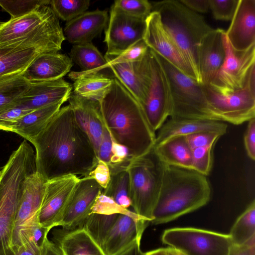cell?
<instances>
[{
    "instance_id": "6da1fadb",
    "label": "cell",
    "mask_w": 255,
    "mask_h": 255,
    "mask_svg": "<svg viewBox=\"0 0 255 255\" xmlns=\"http://www.w3.org/2000/svg\"><path fill=\"white\" fill-rule=\"evenodd\" d=\"M30 142L36 149V172L46 181L69 175L87 177L98 161L91 140L69 105L61 108Z\"/></svg>"
},
{
    "instance_id": "7a4b0ae2",
    "label": "cell",
    "mask_w": 255,
    "mask_h": 255,
    "mask_svg": "<svg viewBox=\"0 0 255 255\" xmlns=\"http://www.w3.org/2000/svg\"><path fill=\"white\" fill-rule=\"evenodd\" d=\"M99 103L112 140L125 147L131 158L145 155L152 150L155 132L138 102L115 77Z\"/></svg>"
},
{
    "instance_id": "3957f363",
    "label": "cell",
    "mask_w": 255,
    "mask_h": 255,
    "mask_svg": "<svg viewBox=\"0 0 255 255\" xmlns=\"http://www.w3.org/2000/svg\"><path fill=\"white\" fill-rule=\"evenodd\" d=\"M161 165V185L152 212V224L173 221L209 202L212 190L207 176L190 168L162 163Z\"/></svg>"
},
{
    "instance_id": "277c9868",
    "label": "cell",
    "mask_w": 255,
    "mask_h": 255,
    "mask_svg": "<svg viewBox=\"0 0 255 255\" xmlns=\"http://www.w3.org/2000/svg\"><path fill=\"white\" fill-rule=\"evenodd\" d=\"M65 40L58 18L49 5L3 22L0 26V54L35 49L40 53L58 52Z\"/></svg>"
},
{
    "instance_id": "5b68a950",
    "label": "cell",
    "mask_w": 255,
    "mask_h": 255,
    "mask_svg": "<svg viewBox=\"0 0 255 255\" xmlns=\"http://www.w3.org/2000/svg\"><path fill=\"white\" fill-rule=\"evenodd\" d=\"M36 172L33 149L21 144L0 171V255H15L12 235L17 212L28 177Z\"/></svg>"
},
{
    "instance_id": "8992f818",
    "label": "cell",
    "mask_w": 255,
    "mask_h": 255,
    "mask_svg": "<svg viewBox=\"0 0 255 255\" xmlns=\"http://www.w3.org/2000/svg\"><path fill=\"white\" fill-rule=\"evenodd\" d=\"M157 11L164 29L193 70L198 83L202 85L198 54L202 39L213 29L199 13L188 8L180 0H166L152 4Z\"/></svg>"
},
{
    "instance_id": "52a82bcc",
    "label": "cell",
    "mask_w": 255,
    "mask_h": 255,
    "mask_svg": "<svg viewBox=\"0 0 255 255\" xmlns=\"http://www.w3.org/2000/svg\"><path fill=\"white\" fill-rule=\"evenodd\" d=\"M153 53L163 69L168 82L171 100L170 118L220 121L210 108L203 85Z\"/></svg>"
},
{
    "instance_id": "ba28073f",
    "label": "cell",
    "mask_w": 255,
    "mask_h": 255,
    "mask_svg": "<svg viewBox=\"0 0 255 255\" xmlns=\"http://www.w3.org/2000/svg\"><path fill=\"white\" fill-rule=\"evenodd\" d=\"M126 170L133 211L141 219L150 222L160 188L161 163L151 150L145 155L131 158Z\"/></svg>"
},
{
    "instance_id": "9c48e42d",
    "label": "cell",
    "mask_w": 255,
    "mask_h": 255,
    "mask_svg": "<svg viewBox=\"0 0 255 255\" xmlns=\"http://www.w3.org/2000/svg\"><path fill=\"white\" fill-rule=\"evenodd\" d=\"M161 240L184 255H228L233 245L229 235L194 228L166 230Z\"/></svg>"
},
{
    "instance_id": "30bf717a",
    "label": "cell",
    "mask_w": 255,
    "mask_h": 255,
    "mask_svg": "<svg viewBox=\"0 0 255 255\" xmlns=\"http://www.w3.org/2000/svg\"><path fill=\"white\" fill-rule=\"evenodd\" d=\"M210 108L221 122L239 125L255 118V90L246 82L240 89L220 93L203 85Z\"/></svg>"
},
{
    "instance_id": "8fae6325",
    "label": "cell",
    "mask_w": 255,
    "mask_h": 255,
    "mask_svg": "<svg viewBox=\"0 0 255 255\" xmlns=\"http://www.w3.org/2000/svg\"><path fill=\"white\" fill-rule=\"evenodd\" d=\"M46 182L36 172L31 174L26 180L12 235V247L14 252L29 241L34 231L40 226L38 214Z\"/></svg>"
},
{
    "instance_id": "7c38bea8",
    "label": "cell",
    "mask_w": 255,
    "mask_h": 255,
    "mask_svg": "<svg viewBox=\"0 0 255 255\" xmlns=\"http://www.w3.org/2000/svg\"><path fill=\"white\" fill-rule=\"evenodd\" d=\"M150 53V79L145 98L140 104L153 130L156 132L170 117L171 95L168 82L153 52Z\"/></svg>"
},
{
    "instance_id": "4fadbf2b",
    "label": "cell",
    "mask_w": 255,
    "mask_h": 255,
    "mask_svg": "<svg viewBox=\"0 0 255 255\" xmlns=\"http://www.w3.org/2000/svg\"><path fill=\"white\" fill-rule=\"evenodd\" d=\"M145 27V19L127 14L112 5L105 30L104 42L107 46L105 58L116 57L143 39Z\"/></svg>"
},
{
    "instance_id": "5bb4252c",
    "label": "cell",
    "mask_w": 255,
    "mask_h": 255,
    "mask_svg": "<svg viewBox=\"0 0 255 255\" xmlns=\"http://www.w3.org/2000/svg\"><path fill=\"white\" fill-rule=\"evenodd\" d=\"M225 50L224 62L214 79L209 84L220 93H226L242 88L248 73L255 65V45L243 52L235 51L225 35L223 37Z\"/></svg>"
},
{
    "instance_id": "9a60e30c",
    "label": "cell",
    "mask_w": 255,
    "mask_h": 255,
    "mask_svg": "<svg viewBox=\"0 0 255 255\" xmlns=\"http://www.w3.org/2000/svg\"><path fill=\"white\" fill-rule=\"evenodd\" d=\"M80 179L69 175L46 182L38 214L40 226L51 230L59 226Z\"/></svg>"
},
{
    "instance_id": "2e32d148",
    "label": "cell",
    "mask_w": 255,
    "mask_h": 255,
    "mask_svg": "<svg viewBox=\"0 0 255 255\" xmlns=\"http://www.w3.org/2000/svg\"><path fill=\"white\" fill-rule=\"evenodd\" d=\"M145 24L143 40L148 48L197 81L193 70L164 29L159 13L152 11L145 19Z\"/></svg>"
},
{
    "instance_id": "e0dca14e",
    "label": "cell",
    "mask_w": 255,
    "mask_h": 255,
    "mask_svg": "<svg viewBox=\"0 0 255 255\" xmlns=\"http://www.w3.org/2000/svg\"><path fill=\"white\" fill-rule=\"evenodd\" d=\"M103 189L94 179L80 178L59 226L66 230L82 227Z\"/></svg>"
},
{
    "instance_id": "ac0fdd59",
    "label": "cell",
    "mask_w": 255,
    "mask_h": 255,
    "mask_svg": "<svg viewBox=\"0 0 255 255\" xmlns=\"http://www.w3.org/2000/svg\"><path fill=\"white\" fill-rule=\"evenodd\" d=\"M225 35L235 51H245L255 45V0H239Z\"/></svg>"
},
{
    "instance_id": "d6986e66",
    "label": "cell",
    "mask_w": 255,
    "mask_h": 255,
    "mask_svg": "<svg viewBox=\"0 0 255 255\" xmlns=\"http://www.w3.org/2000/svg\"><path fill=\"white\" fill-rule=\"evenodd\" d=\"M72 89V85L62 78L31 82L28 90L17 101L16 106L35 110L57 103L63 104L69 99Z\"/></svg>"
},
{
    "instance_id": "ffe728a7",
    "label": "cell",
    "mask_w": 255,
    "mask_h": 255,
    "mask_svg": "<svg viewBox=\"0 0 255 255\" xmlns=\"http://www.w3.org/2000/svg\"><path fill=\"white\" fill-rule=\"evenodd\" d=\"M115 77L130 93L139 104L143 101L150 79L149 50L140 60L109 66Z\"/></svg>"
},
{
    "instance_id": "44dd1931",
    "label": "cell",
    "mask_w": 255,
    "mask_h": 255,
    "mask_svg": "<svg viewBox=\"0 0 255 255\" xmlns=\"http://www.w3.org/2000/svg\"><path fill=\"white\" fill-rule=\"evenodd\" d=\"M147 223L138 215L120 214L101 247L105 254L116 255L136 240L141 239Z\"/></svg>"
},
{
    "instance_id": "7402d4cb",
    "label": "cell",
    "mask_w": 255,
    "mask_h": 255,
    "mask_svg": "<svg viewBox=\"0 0 255 255\" xmlns=\"http://www.w3.org/2000/svg\"><path fill=\"white\" fill-rule=\"evenodd\" d=\"M68 101L77 123L91 140L97 156L106 126L99 102L82 98L74 93L71 94Z\"/></svg>"
},
{
    "instance_id": "603a6c76",
    "label": "cell",
    "mask_w": 255,
    "mask_h": 255,
    "mask_svg": "<svg viewBox=\"0 0 255 255\" xmlns=\"http://www.w3.org/2000/svg\"><path fill=\"white\" fill-rule=\"evenodd\" d=\"M225 30L213 29L201 42L198 54L199 72L203 85L210 84L222 65L225 50L223 37Z\"/></svg>"
},
{
    "instance_id": "cb8c5ba5",
    "label": "cell",
    "mask_w": 255,
    "mask_h": 255,
    "mask_svg": "<svg viewBox=\"0 0 255 255\" xmlns=\"http://www.w3.org/2000/svg\"><path fill=\"white\" fill-rule=\"evenodd\" d=\"M73 65L70 57L65 54L42 53L38 54L21 73L30 82L57 80L65 76Z\"/></svg>"
},
{
    "instance_id": "d4e9b609",
    "label": "cell",
    "mask_w": 255,
    "mask_h": 255,
    "mask_svg": "<svg viewBox=\"0 0 255 255\" xmlns=\"http://www.w3.org/2000/svg\"><path fill=\"white\" fill-rule=\"evenodd\" d=\"M106 10L86 11L66 22L63 34L65 39L74 44L92 42L107 26Z\"/></svg>"
},
{
    "instance_id": "484cf974",
    "label": "cell",
    "mask_w": 255,
    "mask_h": 255,
    "mask_svg": "<svg viewBox=\"0 0 255 255\" xmlns=\"http://www.w3.org/2000/svg\"><path fill=\"white\" fill-rule=\"evenodd\" d=\"M227 125L221 121L201 119H173L166 120L158 129L155 144L178 136H187L201 132H213L222 136L227 130Z\"/></svg>"
},
{
    "instance_id": "4316f807",
    "label": "cell",
    "mask_w": 255,
    "mask_h": 255,
    "mask_svg": "<svg viewBox=\"0 0 255 255\" xmlns=\"http://www.w3.org/2000/svg\"><path fill=\"white\" fill-rule=\"evenodd\" d=\"M54 235L64 255H106L101 248L81 227Z\"/></svg>"
},
{
    "instance_id": "83f0119b",
    "label": "cell",
    "mask_w": 255,
    "mask_h": 255,
    "mask_svg": "<svg viewBox=\"0 0 255 255\" xmlns=\"http://www.w3.org/2000/svg\"><path fill=\"white\" fill-rule=\"evenodd\" d=\"M68 76L74 81V94L98 102L109 90L113 81V78L100 72L85 73L82 71H72Z\"/></svg>"
},
{
    "instance_id": "f1b7e54d",
    "label": "cell",
    "mask_w": 255,
    "mask_h": 255,
    "mask_svg": "<svg viewBox=\"0 0 255 255\" xmlns=\"http://www.w3.org/2000/svg\"><path fill=\"white\" fill-rule=\"evenodd\" d=\"M192 151L185 136L171 138L154 146L152 151L161 163L192 169Z\"/></svg>"
},
{
    "instance_id": "f546056e",
    "label": "cell",
    "mask_w": 255,
    "mask_h": 255,
    "mask_svg": "<svg viewBox=\"0 0 255 255\" xmlns=\"http://www.w3.org/2000/svg\"><path fill=\"white\" fill-rule=\"evenodd\" d=\"M63 103H57L32 111L10 128L29 141L37 136L58 113Z\"/></svg>"
},
{
    "instance_id": "4dcf8cb0",
    "label": "cell",
    "mask_w": 255,
    "mask_h": 255,
    "mask_svg": "<svg viewBox=\"0 0 255 255\" xmlns=\"http://www.w3.org/2000/svg\"><path fill=\"white\" fill-rule=\"evenodd\" d=\"M73 62L83 73H95L107 68L108 62L92 42L74 44L69 53Z\"/></svg>"
},
{
    "instance_id": "1f68e13d",
    "label": "cell",
    "mask_w": 255,
    "mask_h": 255,
    "mask_svg": "<svg viewBox=\"0 0 255 255\" xmlns=\"http://www.w3.org/2000/svg\"><path fill=\"white\" fill-rule=\"evenodd\" d=\"M22 72L0 77V114L16 106L18 100L28 90L30 82L23 77Z\"/></svg>"
},
{
    "instance_id": "d6a6232c",
    "label": "cell",
    "mask_w": 255,
    "mask_h": 255,
    "mask_svg": "<svg viewBox=\"0 0 255 255\" xmlns=\"http://www.w3.org/2000/svg\"><path fill=\"white\" fill-rule=\"evenodd\" d=\"M232 244L241 246L255 240V201L253 200L233 226L230 234Z\"/></svg>"
},
{
    "instance_id": "836d02e7",
    "label": "cell",
    "mask_w": 255,
    "mask_h": 255,
    "mask_svg": "<svg viewBox=\"0 0 255 255\" xmlns=\"http://www.w3.org/2000/svg\"><path fill=\"white\" fill-rule=\"evenodd\" d=\"M120 214L90 213L82 228L101 248Z\"/></svg>"
},
{
    "instance_id": "e575fe53",
    "label": "cell",
    "mask_w": 255,
    "mask_h": 255,
    "mask_svg": "<svg viewBox=\"0 0 255 255\" xmlns=\"http://www.w3.org/2000/svg\"><path fill=\"white\" fill-rule=\"evenodd\" d=\"M103 193L124 208L131 206L129 176L126 169L111 174L109 184Z\"/></svg>"
},
{
    "instance_id": "d590c367",
    "label": "cell",
    "mask_w": 255,
    "mask_h": 255,
    "mask_svg": "<svg viewBox=\"0 0 255 255\" xmlns=\"http://www.w3.org/2000/svg\"><path fill=\"white\" fill-rule=\"evenodd\" d=\"M40 53L35 49H27L0 54V77L23 71Z\"/></svg>"
},
{
    "instance_id": "8d00e7d4",
    "label": "cell",
    "mask_w": 255,
    "mask_h": 255,
    "mask_svg": "<svg viewBox=\"0 0 255 255\" xmlns=\"http://www.w3.org/2000/svg\"><path fill=\"white\" fill-rule=\"evenodd\" d=\"M89 0H51L50 5L58 18L67 22L86 12Z\"/></svg>"
},
{
    "instance_id": "74e56055",
    "label": "cell",
    "mask_w": 255,
    "mask_h": 255,
    "mask_svg": "<svg viewBox=\"0 0 255 255\" xmlns=\"http://www.w3.org/2000/svg\"><path fill=\"white\" fill-rule=\"evenodd\" d=\"M50 0H1L0 6L15 19L26 15L39 6L49 5Z\"/></svg>"
},
{
    "instance_id": "f35d334b",
    "label": "cell",
    "mask_w": 255,
    "mask_h": 255,
    "mask_svg": "<svg viewBox=\"0 0 255 255\" xmlns=\"http://www.w3.org/2000/svg\"><path fill=\"white\" fill-rule=\"evenodd\" d=\"M113 6L127 14L143 19L152 10V4L147 0H117Z\"/></svg>"
},
{
    "instance_id": "ab89813d",
    "label": "cell",
    "mask_w": 255,
    "mask_h": 255,
    "mask_svg": "<svg viewBox=\"0 0 255 255\" xmlns=\"http://www.w3.org/2000/svg\"><path fill=\"white\" fill-rule=\"evenodd\" d=\"M215 145L198 147L192 151V169L208 176L213 164V151Z\"/></svg>"
},
{
    "instance_id": "60d3db41",
    "label": "cell",
    "mask_w": 255,
    "mask_h": 255,
    "mask_svg": "<svg viewBox=\"0 0 255 255\" xmlns=\"http://www.w3.org/2000/svg\"><path fill=\"white\" fill-rule=\"evenodd\" d=\"M149 48L143 39L132 45L116 57L106 59L109 66L119 64L138 61L141 60L146 54Z\"/></svg>"
},
{
    "instance_id": "b9f144b4",
    "label": "cell",
    "mask_w": 255,
    "mask_h": 255,
    "mask_svg": "<svg viewBox=\"0 0 255 255\" xmlns=\"http://www.w3.org/2000/svg\"><path fill=\"white\" fill-rule=\"evenodd\" d=\"M92 213L106 214H123L133 216L137 215L133 211L118 205L112 199L104 194L103 191L97 198L91 209L90 213Z\"/></svg>"
},
{
    "instance_id": "7bdbcfd3",
    "label": "cell",
    "mask_w": 255,
    "mask_h": 255,
    "mask_svg": "<svg viewBox=\"0 0 255 255\" xmlns=\"http://www.w3.org/2000/svg\"><path fill=\"white\" fill-rule=\"evenodd\" d=\"M209 9L216 20H231L236 11L239 0H208Z\"/></svg>"
},
{
    "instance_id": "ee69618b",
    "label": "cell",
    "mask_w": 255,
    "mask_h": 255,
    "mask_svg": "<svg viewBox=\"0 0 255 255\" xmlns=\"http://www.w3.org/2000/svg\"><path fill=\"white\" fill-rule=\"evenodd\" d=\"M32 111L33 110L20 105L7 109L0 114V129L9 131L14 124Z\"/></svg>"
},
{
    "instance_id": "f6af8a7d",
    "label": "cell",
    "mask_w": 255,
    "mask_h": 255,
    "mask_svg": "<svg viewBox=\"0 0 255 255\" xmlns=\"http://www.w3.org/2000/svg\"><path fill=\"white\" fill-rule=\"evenodd\" d=\"M222 135L213 132H201L186 136V139L191 149L198 147L215 145Z\"/></svg>"
},
{
    "instance_id": "bcb514c9",
    "label": "cell",
    "mask_w": 255,
    "mask_h": 255,
    "mask_svg": "<svg viewBox=\"0 0 255 255\" xmlns=\"http://www.w3.org/2000/svg\"><path fill=\"white\" fill-rule=\"evenodd\" d=\"M87 177L94 179L104 189L108 185L111 179L109 167L104 161L98 160L97 165Z\"/></svg>"
},
{
    "instance_id": "7dc6e473",
    "label": "cell",
    "mask_w": 255,
    "mask_h": 255,
    "mask_svg": "<svg viewBox=\"0 0 255 255\" xmlns=\"http://www.w3.org/2000/svg\"><path fill=\"white\" fill-rule=\"evenodd\" d=\"M112 144L113 141L111 135L105 126L98 151L97 157L98 160L104 161L108 166L110 164L112 155Z\"/></svg>"
},
{
    "instance_id": "c3c4849f",
    "label": "cell",
    "mask_w": 255,
    "mask_h": 255,
    "mask_svg": "<svg viewBox=\"0 0 255 255\" xmlns=\"http://www.w3.org/2000/svg\"><path fill=\"white\" fill-rule=\"evenodd\" d=\"M244 143L248 156L255 159V118L248 121V127L244 136Z\"/></svg>"
},
{
    "instance_id": "681fc988",
    "label": "cell",
    "mask_w": 255,
    "mask_h": 255,
    "mask_svg": "<svg viewBox=\"0 0 255 255\" xmlns=\"http://www.w3.org/2000/svg\"><path fill=\"white\" fill-rule=\"evenodd\" d=\"M14 253L15 255H42V250L33 240H30L18 247Z\"/></svg>"
},
{
    "instance_id": "f907efd6",
    "label": "cell",
    "mask_w": 255,
    "mask_h": 255,
    "mask_svg": "<svg viewBox=\"0 0 255 255\" xmlns=\"http://www.w3.org/2000/svg\"><path fill=\"white\" fill-rule=\"evenodd\" d=\"M184 5L198 13H206L209 9L208 0H179Z\"/></svg>"
},
{
    "instance_id": "816d5d0a",
    "label": "cell",
    "mask_w": 255,
    "mask_h": 255,
    "mask_svg": "<svg viewBox=\"0 0 255 255\" xmlns=\"http://www.w3.org/2000/svg\"><path fill=\"white\" fill-rule=\"evenodd\" d=\"M228 255H255V240L244 245H232Z\"/></svg>"
},
{
    "instance_id": "f5cc1de1",
    "label": "cell",
    "mask_w": 255,
    "mask_h": 255,
    "mask_svg": "<svg viewBox=\"0 0 255 255\" xmlns=\"http://www.w3.org/2000/svg\"><path fill=\"white\" fill-rule=\"evenodd\" d=\"M42 255H64L59 247L47 238L41 248Z\"/></svg>"
},
{
    "instance_id": "db71d44e",
    "label": "cell",
    "mask_w": 255,
    "mask_h": 255,
    "mask_svg": "<svg viewBox=\"0 0 255 255\" xmlns=\"http://www.w3.org/2000/svg\"><path fill=\"white\" fill-rule=\"evenodd\" d=\"M141 239H137L130 245L116 255H142L140 248Z\"/></svg>"
},
{
    "instance_id": "11a10c76",
    "label": "cell",
    "mask_w": 255,
    "mask_h": 255,
    "mask_svg": "<svg viewBox=\"0 0 255 255\" xmlns=\"http://www.w3.org/2000/svg\"><path fill=\"white\" fill-rule=\"evenodd\" d=\"M142 255H168L167 248H160L156 250L143 253Z\"/></svg>"
},
{
    "instance_id": "9f6ffc18",
    "label": "cell",
    "mask_w": 255,
    "mask_h": 255,
    "mask_svg": "<svg viewBox=\"0 0 255 255\" xmlns=\"http://www.w3.org/2000/svg\"><path fill=\"white\" fill-rule=\"evenodd\" d=\"M168 255H178L176 252L171 248H167Z\"/></svg>"
},
{
    "instance_id": "6f0895ef",
    "label": "cell",
    "mask_w": 255,
    "mask_h": 255,
    "mask_svg": "<svg viewBox=\"0 0 255 255\" xmlns=\"http://www.w3.org/2000/svg\"><path fill=\"white\" fill-rule=\"evenodd\" d=\"M175 251L176 252L177 254L178 255H183V254H182V253H179V252H177V251Z\"/></svg>"
},
{
    "instance_id": "680465c9",
    "label": "cell",
    "mask_w": 255,
    "mask_h": 255,
    "mask_svg": "<svg viewBox=\"0 0 255 255\" xmlns=\"http://www.w3.org/2000/svg\"><path fill=\"white\" fill-rule=\"evenodd\" d=\"M3 22L0 21V26L3 24Z\"/></svg>"
},
{
    "instance_id": "91938a15",
    "label": "cell",
    "mask_w": 255,
    "mask_h": 255,
    "mask_svg": "<svg viewBox=\"0 0 255 255\" xmlns=\"http://www.w3.org/2000/svg\"><path fill=\"white\" fill-rule=\"evenodd\" d=\"M0 175H1V173H0Z\"/></svg>"
}]
</instances>
